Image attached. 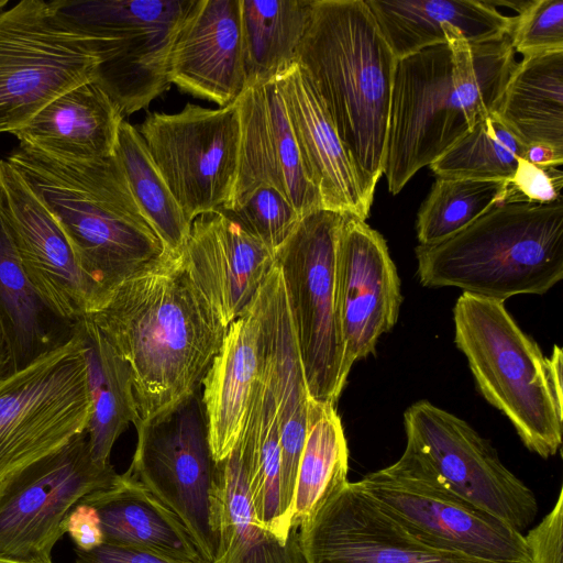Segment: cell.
<instances>
[{
  "instance_id": "obj_6",
  "label": "cell",
  "mask_w": 563,
  "mask_h": 563,
  "mask_svg": "<svg viewBox=\"0 0 563 563\" xmlns=\"http://www.w3.org/2000/svg\"><path fill=\"white\" fill-rule=\"evenodd\" d=\"M344 219L327 209L309 212L275 253L309 398L334 405L352 368L336 308V247Z\"/></svg>"
},
{
  "instance_id": "obj_12",
  "label": "cell",
  "mask_w": 563,
  "mask_h": 563,
  "mask_svg": "<svg viewBox=\"0 0 563 563\" xmlns=\"http://www.w3.org/2000/svg\"><path fill=\"white\" fill-rule=\"evenodd\" d=\"M135 428L137 443L125 473L179 518L202 559L212 563L216 462L200 390Z\"/></svg>"
},
{
  "instance_id": "obj_17",
  "label": "cell",
  "mask_w": 563,
  "mask_h": 563,
  "mask_svg": "<svg viewBox=\"0 0 563 563\" xmlns=\"http://www.w3.org/2000/svg\"><path fill=\"white\" fill-rule=\"evenodd\" d=\"M0 208L22 267L40 296L76 323L100 306L59 224L19 172L0 158Z\"/></svg>"
},
{
  "instance_id": "obj_10",
  "label": "cell",
  "mask_w": 563,
  "mask_h": 563,
  "mask_svg": "<svg viewBox=\"0 0 563 563\" xmlns=\"http://www.w3.org/2000/svg\"><path fill=\"white\" fill-rule=\"evenodd\" d=\"M119 477L97 463L87 431L0 479V555L27 563H53L70 510L88 494Z\"/></svg>"
},
{
  "instance_id": "obj_23",
  "label": "cell",
  "mask_w": 563,
  "mask_h": 563,
  "mask_svg": "<svg viewBox=\"0 0 563 563\" xmlns=\"http://www.w3.org/2000/svg\"><path fill=\"white\" fill-rule=\"evenodd\" d=\"M306 173L322 208L365 221L372 202L309 76L297 63L276 79Z\"/></svg>"
},
{
  "instance_id": "obj_46",
  "label": "cell",
  "mask_w": 563,
  "mask_h": 563,
  "mask_svg": "<svg viewBox=\"0 0 563 563\" xmlns=\"http://www.w3.org/2000/svg\"><path fill=\"white\" fill-rule=\"evenodd\" d=\"M14 372L13 360L5 336L0 328V380Z\"/></svg>"
},
{
  "instance_id": "obj_40",
  "label": "cell",
  "mask_w": 563,
  "mask_h": 563,
  "mask_svg": "<svg viewBox=\"0 0 563 563\" xmlns=\"http://www.w3.org/2000/svg\"><path fill=\"white\" fill-rule=\"evenodd\" d=\"M508 185L505 202L552 203L562 200L563 172L560 167H540L519 158Z\"/></svg>"
},
{
  "instance_id": "obj_19",
  "label": "cell",
  "mask_w": 563,
  "mask_h": 563,
  "mask_svg": "<svg viewBox=\"0 0 563 563\" xmlns=\"http://www.w3.org/2000/svg\"><path fill=\"white\" fill-rule=\"evenodd\" d=\"M238 104L239 168L224 210L261 186L277 189L301 217L323 209L320 194L306 173L277 81L247 86Z\"/></svg>"
},
{
  "instance_id": "obj_39",
  "label": "cell",
  "mask_w": 563,
  "mask_h": 563,
  "mask_svg": "<svg viewBox=\"0 0 563 563\" xmlns=\"http://www.w3.org/2000/svg\"><path fill=\"white\" fill-rule=\"evenodd\" d=\"M510 37L523 57L563 49V0L525 1Z\"/></svg>"
},
{
  "instance_id": "obj_38",
  "label": "cell",
  "mask_w": 563,
  "mask_h": 563,
  "mask_svg": "<svg viewBox=\"0 0 563 563\" xmlns=\"http://www.w3.org/2000/svg\"><path fill=\"white\" fill-rule=\"evenodd\" d=\"M276 253L291 235L301 216L277 189L261 186L223 210Z\"/></svg>"
},
{
  "instance_id": "obj_36",
  "label": "cell",
  "mask_w": 563,
  "mask_h": 563,
  "mask_svg": "<svg viewBox=\"0 0 563 563\" xmlns=\"http://www.w3.org/2000/svg\"><path fill=\"white\" fill-rule=\"evenodd\" d=\"M507 180L437 177L417 216L420 245L441 243L474 223L508 196Z\"/></svg>"
},
{
  "instance_id": "obj_15",
  "label": "cell",
  "mask_w": 563,
  "mask_h": 563,
  "mask_svg": "<svg viewBox=\"0 0 563 563\" xmlns=\"http://www.w3.org/2000/svg\"><path fill=\"white\" fill-rule=\"evenodd\" d=\"M470 130L448 44L397 59L383 172L390 194H399Z\"/></svg>"
},
{
  "instance_id": "obj_34",
  "label": "cell",
  "mask_w": 563,
  "mask_h": 563,
  "mask_svg": "<svg viewBox=\"0 0 563 563\" xmlns=\"http://www.w3.org/2000/svg\"><path fill=\"white\" fill-rule=\"evenodd\" d=\"M349 450L335 405L311 398L299 459L290 528L299 529L347 482Z\"/></svg>"
},
{
  "instance_id": "obj_29",
  "label": "cell",
  "mask_w": 563,
  "mask_h": 563,
  "mask_svg": "<svg viewBox=\"0 0 563 563\" xmlns=\"http://www.w3.org/2000/svg\"><path fill=\"white\" fill-rule=\"evenodd\" d=\"M0 328L14 372L66 344L75 332V323L58 314L29 280L1 208Z\"/></svg>"
},
{
  "instance_id": "obj_33",
  "label": "cell",
  "mask_w": 563,
  "mask_h": 563,
  "mask_svg": "<svg viewBox=\"0 0 563 563\" xmlns=\"http://www.w3.org/2000/svg\"><path fill=\"white\" fill-rule=\"evenodd\" d=\"M313 0H241L247 86L276 80L298 62Z\"/></svg>"
},
{
  "instance_id": "obj_32",
  "label": "cell",
  "mask_w": 563,
  "mask_h": 563,
  "mask_svg": "<svg viewBox=\"0 0 563 563\" xmlns=\"http://www.w3.org/2000/svg\"><path fill=\"white\" fill-rule=\"evenodd\" d=\"M275 398L260 361L239 443L245 464L249 494L258 522L286 542L290 528L280 512L282 450Z\"/></svg>"
},
{
  "instance_id": "obj_4",
  "label": "cell",
  "mask_w": 563,
  "mask_h": 563,
  "mask_svg": "<svg viewBox=\"0 0 563 563\" xmlns=\"http://www.w3.org/2000/svg\"><path fill=\"white\" fill-rule=\"evenodd\" d=\"M415 253L426 287H456L503 302L543 295L563 278V202H505Z\"/></svg>"
},
{
  "instance_id": "obj_2",
  "label": "cell",
  "mask_w": 563,
  "mask_h": 563,
  "mask_svg": "<svg viewBox=\"0 0 563 563\" xmlns=\"http://www.w3.org/2000/svg\"><path fill=\"white\" fill-rule=\"evenodd\" d=\"M5 159L59 224L100 306L121 283L167 254L115 155L68 161L19 145Z\"/></svg>"
},
{
  "instance_id": "obj_24",
  "label": "cell",
  "mask_w": 563,
  "mask_h": 563,
  "mask_svg": "<svg viewBox=\"0 0 563 563\" xmlns=\"http://www.w3.org/2000/svg\"><path fill=\"white\" fill-rule=\"evenodd\" d=\"M124 117L96 82L78 85L46 104L13 133L20 145L68 161L114 155Z\"/></svg>"
},
{
  "instance_id": "obj_16",
  "label": "cell",
  "mask_w": 563,
  "mask_h": 563,
  "mask_svg": "<svg viewBox=\"0 0 563 563\" xmlns=\"http://www.w3.org/2000/svg\"><path fill=\"white\" fill-rule=\"evenodd\" d=\"M303 563H496L430 544L358 482H346L298 529Z\"/></svg>"
},
{
  "instance_id": "obj_35",
  "label": "cell",
  "mask_w": 563,
  "mask_h": 563,
  "mask_svg": "<svg viewBox=\"0 0 563 563\" xmlns=\"http://www.w3.org/2000/svg\"><path fill=\"white\" fill-rule=\"evenodd\" d=\"M114 155L137 206L167 253L180 255L191 223L154 163L137 129L125 120L119 128Z\"/></svg>"
},
{
  "instance_id": "obj_30",
  "label": "cell",
  "mask_w": 563,
  "mask_h": 563,
  "mask_svg": "<svg viewBox=\"0 0 563 563\" xmlns=\"http://www.w3.org/2000/svg\"><path fill=\"white\" fill-rule=\"evenodd\" d=\"M494 113L526 146L563 151V49L518 62Z\"/></svg>"
},
{
  "instance_id": "obj_28",
  "label": "cell",
  "mask_w": 563,
  "mask_h": 563,
  "mask_svg": "<svg viewBox=\"0 0 563 563\" xmlns=\"http://www.w3.org/2000/svg\"><path fill=\"white\" fill-rule=\"evenodd\" d=\"M79 503L97 510L103 543L184 562L205 561L179 518L126 473L119 475L111 486L88 494Z\"/></svg>"
},
{
  "instance_id": "obj_18",
  "label": "cell",
  "mask_w": 563,
  "mask_h": 563,
  "mask_svg": "<svg viewBox=\"0 0 563 563\" xmlns=\"http://www.w3.org/2000/svg\"><path fill=\"white\" fill-rule=\"evenodd\" d=\"M336 308L347 362L375 353L393 329L401 303L400 280L385 239L365 221L345 216L336 247Z\"/></svg>"
},
{
  "instance_id": "obj_9",
  "label": "cell",
  "mask_w": 563,
  "mask_h": 563,
  "mask_svg": "<svg viewBox=\"0 0 563 563\" xmlns=\"http://www.w3.org/2000/svg\"><path fill=\"white\" fill-rule=\"evenodd\" d=\"M91 399L76 332L0 380V479L86 430Z\"/></svg>"
},
{
  "instance_id": "obj_27",
  "label": "cell",
  "mask_w": 563,
  "mask_h": 563,
  "mask_svg": "<svg viewBox=\"0 0 563 563\" xmlns=\"http://www.w3.org/2000/svg\"><path fill=\"white\" fill-rule=\"evenodd\" d=\"M210 499L216 539L212 563H303L297 529L282 542L258 522L239 441L228 456L216 462Z\"/></svg>"
},
{
  "instance_id": "obj_44",
  "label": "cell",
  "mask_w": 563,
  "mask_h": 563,
  "mask_svg": "<svg viewBox=\"0 0 563 563\" xmlns=\"http://www.w3.org/2000/svg\"><path fill=\"white\" fill-rule=\"evenodd\" d=\"M523 159L540 167H560L563 164V151L545 144L526 146Z\"/></svg>"
},
{
  "instance_id": "obj_20",
  "label": "cell",
  "mask_w": 563,
  "mask_h": 563,
  "mask_svg": "<svg viewBox=\"0 0 563 563\" xmlns=\"http://www.w3.org/2000/svg\"><path fill=\"white\" fill-rule=\"evenodd\" d=\"M253 306L257 318L260 361L275 398L279 422L280 512L290 528L298 464L307 433L309 395L277 264L261 286Z\"/></svg>"
},
{
  "instance_id": "obj_25",
  "label": "cell",
  "mask_w": 563,
  "mask_h": 563,
  "mask_svg": "<svg viewBox=\"0 0 563 563\" xmlns=\"http://www.w3.org/2000/svg\"><path fill=\"white\" fill-rule=\"evenodd\" d=\"M397 59L446 44L444 30H457L468 43L510 34L515 16L482 0H365Z\"/></svg>"
},
{
  "instance_id": "obj_43",
  "label": "cell",
  "mask_w": 563,
  "mask_h": 563,
  "mask_svg": "<svg viewBox=\"0 0 563 563\" xmlns=\"http://www.w3.org/2000/svg\"><path fill=\"white\" fill-rule=\"evenodd\" d=\"M76 563H196L169 559L153 552L102 543L90 550L76 549ZM207 563V562H198Z\"/></svg>"
},
{
  "instance_id": "obj_11",
  "label": "cell",
  "mask_w": 563,
  "mask_h": 563,
  "mask_svg": "<svg viewBox=\"0 0 563 563\" xmlns=\"http://www.w3.org/2000/svg\"><path fill=\"white\" fill-rule=\"evenodd\" d=\"M404 423V454L444 487L521 533L532 525L539 511L534 493L467 422L419 400L405 411Z\"/></svg>"
},
{
  "instance_id": "obj_21",
  "label": "cell",
  "mask_w": 563,
  "mask_h": 563,
  "mask_svg": "<svg viewBox=\"0 0 563 563\" xmlns=\"http://www.w3.org/2000/svg\"><path fill=\"white\" fill-rule=\"evenodd\" d=\"M180 260L224 328L251 306L276 264L275 253L223 210L192 220Z\"/></svg>"
},
{
  "instance_id": "obj_14",
  "label": "cell",
  "mask_w": 563,
  "mask_h": 563,
  "mask_svg": "<svg viewBox=\"0 0 563 563\" xmlns=\"http://www.w3.org/2000/svg\"><path fill=\"white\" fill-rule=\"evenodd\" d=\"M357 482L430 544L489 562L530 563L523 533L449 490L404 453Z\"/></svg>"
},
{
  "instance_id": "obj_7",
  "label": "cell",
  "mask_w": 563,
  "mask_h": 563,
  "mask_svg": "<svg viewBox=\"0 0 563 563\" xmlns=\"http://www.w3.org/2000/svg\"><path fill=\"white\" fill-rule=\"evenodd\" d=\"M99 63L96 40L54 1L0 11V133L13 134L65 91L95 80Z\"/></svg>"
},
{
  "instance_id": "obj_26",
  "label": "cell",
  "mask_w": 563,
  "mask_h": 563,
  "mask_svg": "<svg viewBox=\"0 0 563 563\" xmlns=\"http://www.w3.org/2000/svg\"><path fill=\"white\" fill-rule=\"evenodd\" d=\"M258 373L257 318L252 302L227 328L201 384L214 462L228 456L240 438Z\"/></svg>"
},
{
  "instance_id": "obj_31",
  "label": "cell",
  "mask_w": 563,
  "mask_h": 563,
  "mask_svg": "<svg viewBox=\"0 0 563 563\" xmlns=\"http://www.w3.org/2000/svg\"><path fill=\"white\" fill-rule=\"evenodd\" d=\"M87 368L91 413L86 431L92 459L109 464L112 446L130 423L137 422L130 369L93 321L75 323Z\"/></svg>"
},
{
  "instance_id": "obj_13",
  "label": "cell",
  "mask_w": 563,
  "mask_h": 563,
  "mask_svg": "<svg viewBox=\"0 0 563 563\" xmlns=\"http://www.w3.org/2000/svg\"><path fill=\"white\" fill-rule=\"evenodd\" d=\"M136 129L190 223L228 207L239 168L238 100L218 109L187 103L176 113L154 111Z\"/></svg>"
},
{
  "instance_id": "obj_45",
  "label": "cell",
  "mask_w": 563,
  "mask_h": 563,
  "mask_svg": "<svg viewBox=\"0 0 563 563\" xmlns=\"http://www.w3.org/2000/svg\"><path fill=\"white\" fill-rule=\"evenodd\" d=\"M563 351L554 345L552 353L547 357L548 380L558 406L563 408Z\"/></svg>"
},
{
  "instance_id": "obj_5",
  "label": "cell",
  "mask_w": 563,
  "mask_h": 563,
  "mask_svg": "<svg viewBox=\"0 0 563 563\" xmlns=\"http://www.w3.org/2000/svg\"><path fill=\"white\" fill-rule=\"evenodd\" d=\"M454 342L477 388L512 423L523 444L549 459L562 444L563 408L548 380L547 357L503 301L462 292L453 308Z\"/></svg>"
},
{
  "instance_id": "obj_37",
  "label": "cell",
  "mask_w": 563,
  "mask_h": 563,
  "mask_svg": "<svg viewBox=\"0 0 563 563\" xmlns=\"http://www.w3.org/2000/svg\"><path fill=\"white\" fill-rule=\"evenodd\" d=\"M525 150L526 145L492 113L478 121L430 168L438 177L507 180Z\"/></svg>"
},
{
  "instance_id": "obj_8",
  "label": "cell",
  "mask_w": 563,
  "mask_h": 563,
  "mask_svg": "<svg viewBox=\"0 0 563 563\" xmlns=\"http://www.w3.org/2000/svg\"><path fill=\"white\" fill-rule=\"evenodd\" d=\"M58 12L96 40V82L123 117L169 86L168 59L194 0H54Z\"/></svg>"
},
{
  "instance_id": "obj_42",
  "label": "cell",
  "mask_w": 563,
  "mask_h": 563,
  "mask_svg": "<svg viewBox=\"0 0 563 563\" xmlns=\"http://www.w3.org/2000/svg\"><path fill=\"white\" fill-rule=\"evenodd\" d=\"M77 549L90 551L103 543V533L97 510L88 504L78 503L64 522Z\"/></svg>"
},
{
  "instance_id": "obj_48",
  "label": "cell",
  "mask_w": 563,
  "mask_h": 563,
  "mask_svg": "<svg viewBox=\"0 0 563 563\" xmlns=\"http://www.w3.org/2000/svg\"><path fill=\"white\" fill-rule=\"evenodd\" d=\"M9 4L8 0H0V11L5 9V7Z\"/></svg>"
},
{
  "instance_id": "obj_22",
  "label": "cell",
  "mask_w": 563,
  "mask_h": 563,
  "mask_svg": "<svg viewBox=\"0 0 563 563\" xmlns=\"http://www.w3.org/2000/svg\"><path fill=\"white\" fill-rule=\"evenodd\" d=\"M168 82L227 107L247 87L241 0H194L172 45Z\"/></svg>"
},
{
  "instance_id": "obj_41",
  "label": "cell",
  "mask_w": 563,
  "mask_h": 563,
  "mask_svg": "<svg viewBox=\"0 0 563 563\" xmlns=\"http://www.w3.org/2000/svg\"><path fill=\"white\" fill-rule=\"evenodd\" d=\"M563 488L551 511L525 536L530 563H562Z\"/></svg>"
},
{
  "instance_id": "obj_1",
  "label": "cell",
  "mask_w": 563,
  "mask_h": 563,
  "mask_svg": "<svg viewBox=\"0 0 563 563\" xmlns=\"http://www.w3.org/2000/svg\"><path fill=\"white\" fill-rule=\"evenodd\" d=\"M87 316L130 369L135 427L200 390L227 331L169 253Z\"/></svg>"
},
{
  "instance_id": "obj_47",
  "label": "cell",
  "mask_w": 563,
  "mask_h": 563,
  "mask_svg": "<svg viewBox=\"0 0 563 563\" xmlns=\"http://www.w3.org/2000/svg\"><path fill=\"white\" fill-rule=\"evenodd\" d=\"M0 563H27L0 555Z\"/></svg>"
},
{
  "instance_id": "obj_3",
  "label": "cell",
  "mask_w": 563,
  "mask_h": 563,
  "mask_svg": "<svg viewBox=\"0 0 563 563\" xmlns=\"http://www.w3.org/2000/svg\"><path fill=\"white\" fill-rule=\"evenodd\" d=\"M373 202L383 175L397 58L365 0H313L297 62Z\"/></svg>"
}]
</instances>
